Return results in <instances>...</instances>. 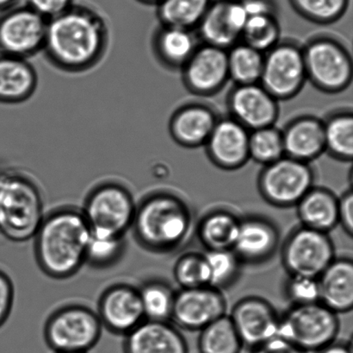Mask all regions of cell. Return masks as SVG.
<instances>
[{"label": "cell", "instance_id": "cell-1", "mask_svg": "<svg viewBox=\"0 0 353 353\" xmlns=\"http://www.w3.org/2000/svg\"><path fill=\"white\" fill-rule=\"evenodd\" d=\"M109 44L105 20L89 7L72 6L48 20L43 51L61 70H88L102 60Z\"/></svg>", "mask_w": 353, "mask_h": 353}, {"label": "cell", "instance_id": "cell-2", "mask_svg": "<svg viewBox=\"0 0 353 353\" xmlns=\"http://www.w3.org/2000/svg\"><path fill=\"white\" fill-rule=\"evenodd\" d=\"M91 228L81 209L63 207L45 214L33 238L34 258L48 278H72L85 265Z\"/></svg>", "mask_w": 353, "mask_h": 353}, {"label": "cell", "instance_id": "cell-3", "mask_svg": "<svg viewBox=\"0 0 353 353\" xmlns=\"http://www.w3.org/2000/svg\"><path fill=\"white\" fill-rule=\"evenodd\" d=\"M192 226L187 203L174 193L154 192L137 204L131 231L144 250L168 254L181 247Z\"/></svg>", "mask_w": 353, "mask_h": 353}, {"label": "cell", "instance_id": "cell-4", "mask_svg": "<svg viewBox=\"0 0 353 353\" xmlns=\"http://www.w3.org/2000/svg\"><path fill=\"white\" fill-rule=\"evenodd\" d=\"M45 216L39 186L15 169H0V236L12 243L33 240Z\"/></svg>", "mask_w": 353, "mask_h": 353}, {"label": "cell", "instance_id": "cell-5", "mask_svg": "<svg viewBox=\"0 0 353 353\" xmlns=\"http://www.w3.org/2000/svg\"><path fill=\"white\" fill-rule=\"evenodd\" d=\"M307 82L327 95H337L351 86L353 62L350 50L338 37L316 35L303 46Z\"/></svg>", "mask_w": 353, "mask_h": 353}, {"label": "cell", "instance_id": "cell-6", "mask_svg": "<svg viewBox=\"0 0 353 353\" xmlns=\"http://www.w3.org/2000/svg\"><path fill=\"white\" fill-rule=\"evenodd\" d=\"M103 330L96 311L71 303L59 307L48 316L43 336L54 353H88L99 343Z\"/></svg>", "mask_w": 353, "mask_h": 353}, {"label": "cell", "instance_id": "cell-7", "mask_svg": "<svg viewBox=\"0 0 353 353\" xmlns=\"http://www.w3.org/2000/svg\"><path fill=\"white\" fill-rule=\"evenodd\" d=\"M137 206L127 187L117 182H105L90 191L81 212L92 233L125 237L132 227Z\"/></svg>", "mask_w": 353, "mask_h": 353}, {"label": "cell", "instance_id": "cell-8", "mask_svg": "<svg viewBox=\"0 0 353 353\" xmlns=\"http://www.w3.org/2000/svg\"><path fill=\"white\" fill-rule=\"evenodd\" d=\"M340 332L338 314L316 303L292 306L280 317L278 336L305 352H316L336 341Z\"/></svg>", "mask_w": 353, "mask_h": 353}, {"label": "cell", "instance_id": "cell-9", "mask_svg": "<svg viewBox=\"0 0 353 353\" xmlns=\"http://www.w3.org/2000/svg\"><path fill=\"white\" fill-rule=\"evenodd\" d=\"M316 174L307 162L287 155L263 166L258 178V189L266 202L276 207H296L314 187Z\"/></svg>", "mask_w": 353, "mask_h": 353}, {"label": "cell", "instance_id": "cell-10", "mask_svg": "<svg viewBox=\"0 0 353 353\" xmlns=\"http://www.w3.org/2000/svg\"><path fill=\"white\" fill-rule=\"evenodd\" d=\"M307 82L302 45L282 40L265 53L261 84L279 102L299 95Z\"/></svg>", "mask_w": 353, "mask_h": 353}, {"label": "cell", "instance_id": "cell-11", "mask_svg": "<svg viewBox=\"0 0 353 353\" xmlns=\"http://www.w3.org/2000/svg\"><path fill=\"white\" fill-rule=\"evenodd\" d=\"M335 259L333 241L328 233L301 227L287 238L282 261L290 276L319 278Z\"/></svg>", "mask_w": 353, "mask_h": 353}, {"label": "cell", "instance_id": "cell-12", "mask_svg": "<svg viewBox=\"0 0 353 353\" xmlns=\"http://www.w3.org/2000/svg\"><path fill=\"white\" fill-rule=\"evenodd\" d=\"M48 20L28 6H14L0 17V53L27 59L43 50Z\"/></svg>", "mask_w": 353, "mask_h": 353}, {"label": "cell", "instance_id": "cell-13", "mask_svg": "<svg viewBox=\"0 0 353 353\" xmlns=\"http://www.w3.org/2000/svg\"><path fill=\"white\" fill-rule=\"evenodd\" d=\"M181 72L187 91L202 97L216 95L230 81L228 50L199 44Z\"/></svg>", "mask_w": 353, "mask_h": 353}, {"label": "cell", "instance_id": "cell-14", "mask_svg": "<svg viewBox=\"0 0 353 353\" xmlns=\"http://www.w3.org/2000/svg\"><path fill=\"white\" fill-rule=\"evenodd\" d=\"M227 303L221 290L212 287L181 289L175 293L171 321L178 328L201 331L226 314Z\"/></svg>", "mask_w": 353, "mask_h": 353}, {"label": "cell", "instance_id": "cell-15", "mask_svg": "<svg viewBox=\"0 0 353 353\" xmlns=\"http://www.w3.org/2000/svg\"><path fill=\"white\" fill-rule=\"evenodd\" d=\"M96 313L103 328L123 337L145 321L139 289L124 283L103 290Z\"/></svg>", "mask_w": 353, "mask_h": 353}, {"label": "cell", "instance_id": "cell-16", "mask_svg": "<svg viewBox=\"0 0 353 353\" xmlns=\"http://www.w3.org/2000/svg\"><path fill=\"white\" fill-rule=\"evenodd\" d=\"M227 106L228 116L249 131L275 126L279 117V100L261 83L234 85L228 93Z\"/></svg>", "mask_w": 353, "mask_h": 353}, {"label": "cell", "instance_id": "cell-17", "mask_svg": "<svg viewBox=\"0 0 353 353\" xmlns=\"http://www.w3.org/2000/svg\"><path fill=\"white\" fill-rule=\"evenodd\" d=\"M248 19L241 0H212L196 30L202 44L228 50L241 41Z\"/></svg>", "mask_w": 353, "mask_h": 353}, {"label": "cell", "instance_id": "cell-18", "mask_svg": "<svg viewBox=\"0 0 353 353\" xmlns=\"http://www.w3.org/2000/svg\"><path fill=\"white\" fill-rule=\"evenodd\" d=\"M230 317L243 347L254 349L278 336L280 317L272 304L261 297L239 300Z\"/></svg>", "mask_w": 353, "mask_h": 353}, {"label": "cell", "instance_id": "cell-19", "mask_svg": "<svg viewBox=\"0 0 353 353\" xmlns=\"http://www.w3.org/2000/svg\"><path fill=\"white\" fill-rule=\"evenodd\" d=\"M250 131L230 116L220 117L205 145L209 160L218 169L234 171L248 161Z\"/></svg>", "mask_w": 353, "mask_h": 353}, {"label": "cell", "instance_id": "cell-20", "mask_svg": "<svg viewBox=\"0 0 353 353\" xmlns=\"http://www.w3.org/2000/svg\"><path fill=\"white\" fill-rule=\"evenodd\" d=\"M216 110L204 102L183 104L169 121V133L179 146L196 149L204 146L219 120Z\"/></svg>", "mask_w": 353, "mask_h": 353}, {"label": "cell", "instance_id": "cell-21", "mask_svg": "<svg viewBox=\"0 0 353 353\" xmlns=\"http://www.w3.org/2000/svg\"><path fill=\"white\" fill-rule=\"evenodd\" d=\"M279 235L276 227L262 217L241 220L233 251L241 263L259 264L268 260L278 247Z\"/></svg>", "mask_w": 353, "mask_h": 353}, {"label": "cell", "instance_id": "cell-22", "mask_svg": "<svg viewBox=\"0 0 353 353\" xmlns=\"http://www.w3.org/2000/svg\"><path fill=\"white\" fill-rule=\"evenodd\" d=\"M124 353H188L185 337L170 321L145 320L124 337Z\"/></svg>", "mask_w": 353, "mask_h": 353}, {"label": "cell", "instance_id": "cell-23", "mask_svg": "<svg viewBox=\"0 0 353 353\" xmlns=\"http://www.w3.org/2000/svg\"><path fill=\"white\" fill-rule=\"evenodd\" d=\"M281 131L287 157L311 164L325 153L323 121L319 117L297 116Z\"/></svg>", "mask_w": 353, "mask_h": 353}, {"label": "cell", "instance_id": "cell-24", "mask_svg": "<svg viewBox=\"0 0 353 353\" xmlns=\"http://www.w3.org/2000/svg\"><path fill=\"white\" fill-rule=\"evenodd\" d=\"M320 303L334 313H348L353 307L352 259L335 258L318 278Z\"/></svg>", "mask_w": 353, "mask_h": 353}, {"label": "cell", "instance_id": "cell-25", "mask_svg": "<svg viewBox=\"0 0 353 353\" xmlns=\"http://www.w3.org/2000/svg\"><path fill=\"white\" fill-rule=\"evenodd\" d=\"M38 76L27 59L0 53V102H26L36 92Z\"/></svg>", "mask_w": 353, "mask_h": 353}, {"label": "cell", "instance_id": "cell-26", "mask_svg": "<svg viewBox=\"0 0 353 353\" xmlns=\"http://www.w3.org/2000/svg\"><path fill=\"white\" fill-rule=\"evenodd\" d=\"M296 207L304 227L328 233L339 225V198L330 189L313 187Z\"/></svg>", "mask_w": 353, "mask_h": 353}, {"label": "cell", "instance_id": "cell-27", "mask_svg": "<svg viewBox=\"0 0 353 353\" xmlns=\"http://www.w3.org/2000/svg\"><path fill=\"white\" fill-rule=\"evenodd\" d=\"M199 45L193 30L172 26H161L153 38L155 57L172 70H181Z\"/></svg>", "mask_w": 353, "mask_h": 353}, {"label": "cell", "instance_id": "cell-28", "mask_svg": "<svg viewBox=\"0 0 353 353\" xmlns=\"http://www.w3.org/2000/svg\"><path fill=\"white\" fill-rule=\"evenodd\" d=\"M323 121L325 152L339 162H351L353 155V114L341 108L328 113Z\"/></svg>", "mask_w": 353, "mask_h": 353}, {"label": "cell", "instance_id": "cell-29", "mask_svg": "<svg viewBox=\"0 0 353 353\" xmlns=\"http://www.w3.org/2000/svg\"><path fill=\"white\" fill-rule=\"evenodd\" d=\"M241 219L230 211L218 209L207 213L197 227L201 243L207 250H232Z\"/></svg>", "mask_w": 353, "mask_h": 353}, {"label": "cell", "instance_id": "cell-30", "mask_svg": "<svg viewBox=\"0 0 353 353\" xmlns=\"http://www.w3.org/2000/svg\"><path fill=\"white\" fill-rule=\"evenodd\" d=\"M212 0H161L157 15L161 26L194 30L199 26Z\"/></svg>", "mask_w": 353, "mask_h": 353}, {"label": "cell", "instance_id": "cell-31", "mask_svg": "<svg viewBox=\"0 0 353 353\" xmlns=\"http://www.w3.org/2000/svg\"><path fill=\"white\" fill-rule=\"evenodd\" d=\"M265 54L240 41L228 50V73L234 85L261 82Z\"/></svg>", "mask_w": 353, "mask_h": 353}, {"label": "cell", "instance_id": "cell-32", "mask_svg": "<svg viewBox=\"0 0 353 353\" xmlns=\"http://www.w3.org/2000/svg\"><path fill=\"white\" fill-rule=\"evenodd\" d=\"M242 347L241 338L227 314L200 331L201 353H241Z\"/></svg>", "mask_w": 353, "mask_h": 353}, {"label": "cell", "instance_id": "cell-33", "mask_svg": "<svg viewBox=\"0 0 353 353\" xmlns=\"http://www.w3.org/2000/svg\"><path fill=\"white\" fill-rule=\"evenodd\" d=\"M145 320L170 321L175 293L167 283L151 279L139 288Z\"/></svg>", "mask_w": 353, "mask_h": 353}, {"label": "cell", "instance_id": "cell-34", "mask_svg": "<svg viewBox=\"0 0 353 353\" xmlns=\"http://www.w3.org/2000/svg\"><path fill=\"white\" fill-rule=\"evenodd\" d=\"M280 41L281 27L276 14L248 17L241 41L265 54Z\"/></svg>", "mask_w": 353, "mask_h": 353}, {"label": "cell", "instance_id": "cell-35", "mask_svg": "<svg viewBox=\"0 0 353 353\" xmlns=\"http://www.w3.org/2000/svg\"><path fill=\"white\" fill-rule=\"evenodd\" d=\"M290 6L310 23L328 26L338 22L347 13L350 0H289Z\"/></svg>", "mask_w": 353, "mask_h": 353}, {"label": "cell", "instance_id": "cell-36", "mask_svg": "<svg viewBox=\"0 0 353 353\" xmlns=\"http://www.w3.org/2000/svg\"><path fill=\"white\" fill-rule=\"evenodd\" d=\"M285 155L281 130L275 126L250 131L249 157L250 160L265 166Z\"/></svg>", "mask_w": 353, "mask_h": 353}, {"label": "cell", "instance_id": "cell-37", "mask_svg": "<svg viewBox=\"0 0 353 353\" xmlns=\"http://www.w3.org/2000/svg\"><path fill=\"white\" fill-rule=\"evenodd\" d=\"M125 247V237L92 233L86 249L85 265L95 269L112 267L123 257Z\"/></svg>", "mask_w": 353, "mask_h": 353}, {"label": "cell", "instance_id": "cell-38", "mask_svg": "<svg viewBox=\"0 0 353 353\" xmlns=\"http://www.w3.org/2000/svg\"><path fill=\"white\" fill-rule=\"evenodd\" d=\"M210 272V287L226 288L238 278L242 263L232 250H207L203 254Z\"/></svg>", "mask_w": 353, "mask_h": 353}, {"label": "cell", "instance_id": "cell-39", "mask_svg": "<svg viewBox=\"0 0 353 353\" xmlns=\"http://www.w3.org/2000/svg\"><path fill=\"white\" fill-rule=\"evenodd\" d=\"M174 278L181 289L210 286V272L203 254H188L176 260Z\"/></svg>", "mask_w": 353, "mask_h": 353}, {"label": "cell", "instance_id": "cell-40", "mask_svg": "<svg viewBox=\"0 0 353 353\" xmlns=\"http://www.w3.org/2000/svg\"><path fill=\"white\" fill-rule=\"evenodd\" d=\"M285 295L293 306L320 303L318 279L290 275L285 283Z\"/></svg>", "mask_w": 353, "mask_h": 353}, {"label": "cell", "instance_id": "cell-41", "mask_svg": "<svg viewBox=\"0 0 353 353\" xmlns=\"http://www.w3.org/2000/svg\"><path fill=\"white\" fill-rule=\"evenodd\" d=\"M26 6L50 20L67 12L74 5V0H26Z\"/></svg>", "mask_w": 353, "mask_h": 353}, {"label": "cell", "instance_id": "cell-42", "mask_svg": "<svg viewBox=\"0 0 353 353\" xmlns=\"http://www.w3.org/2000/svg\"><path fill=\"white\" fill-rule=\"evenodd\" d=\"M15 289L12 278L0 269V328L8 321L12 313Z\"/></svg>", "mask_w": 353, "mask_h": 353}, {"label": "cell", "instance_id": "cell-43", "mask_svg": "<svg viewBox=\"0 0 353 353\" xmlns=\"http://www.w3.org/2000/svg\"><path fill=\"white\" fill-rule=\"evenodd\" d=\"M339 224L345 233L352 237L353 233V193L351 190L339 198Z\"/></svg>", "mask_w": 353, "mask_h": 353}, {"label": "cell", "instance_id": "cell-44", "mask_svg": "<svg viewBox=\"0 0 353 353\" xmlns=\"http://www.w3.org/2000/svg\"><path fill=\"white\" fill-rule=\"evenodd\" d=\"M252 353H307L283 338L276 336L259 347L252 349Z\"/></svg>", "mask_w": 353, "mask_h": 353}, {"label": "cell", "instance_id": "cell-45", "mask_svg": "<svg viewBox=\"0 0 353 353\" xmlns=\"http://www.w3.org/2000/svg\"><path fill=\"white\" fill-rule=\"evenodd\" d=\"M242 3L248 17L261 15V14H276L275 6L271 0H245Z\"/></svg>", "mask_w": 353, "mask_h": 353}, {"label": "cell", "instance_id": "cell-46", "mask_svg": "<svg viewBox=\"0 0 353 353\" xmlns=\"http://www.w3.org/2000/svg\"><path fill=\"white\" fill-rule=\"evenodd\" d=\"M316 353H352L351 345L347 343H340V342H334L327 347L321 349Z\"/></svg>", "mask_w": 353, "mask_h": 353}, {"label": "cell", "instance_id": "cell-47", "mask_svg": "<svg viewBox=\"0 0 353 353\" xmlns=\"http://www.w3.org/2000/svg\"><path fill=\"white\" fill-rule=\"evenodd\" d=\"M20 0H0V12H6V10L16 6Z\"/></svg>", "mask_w": 353, "mask_h": 353}, {"label": "cell", "instance_id": "cell-48", "mask_svg": "<svg viewBox=\"0 0 353 353\" xmlns=\"http://www.w3.org/2000/svg\"><path fill=\"white\" fill-rule=\"evenodd\" d=\"M137 1L145 3V5L157 6L158 3L161 1V0H137Z\"/></svg>", "mask_w": 353, "mask_h": 353}, {"label": "cell", "instance_id": "cell-49", "mask_svg": "<svg viewBox=\"0 0 353 353\" xmlns=\"http://www.w3.org/2000/svg\"><path fill=\"white\" fill-rule=\"evenodd\" d=\"M241 1H245V0H241Z\"/></svg>", "mask_w": 353, "mask_h": 353}]
</instances>
